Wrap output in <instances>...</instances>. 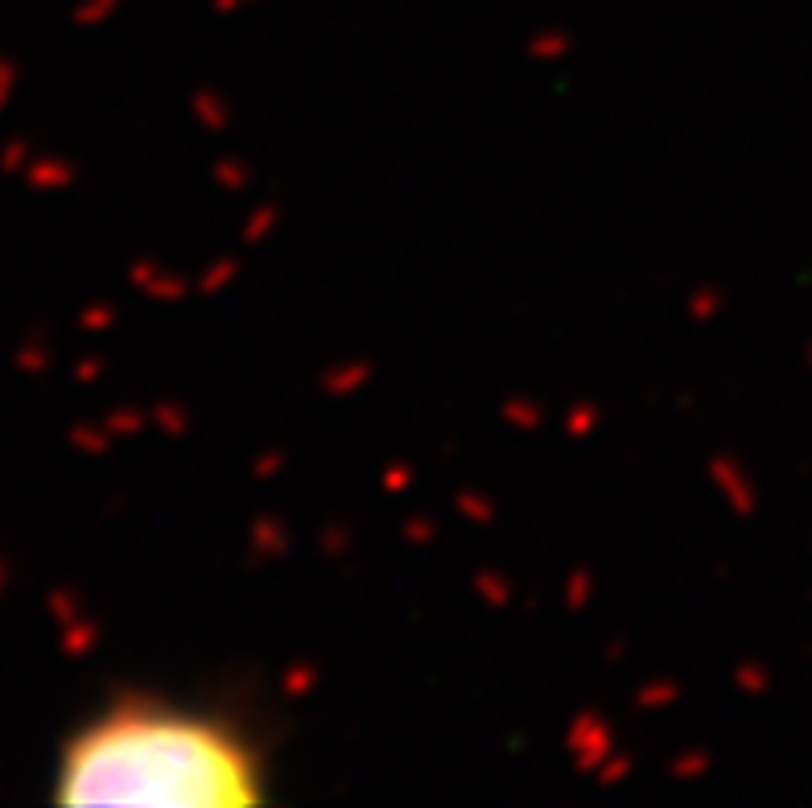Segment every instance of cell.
<instances>
[{"label":"cell","mask_w":812,"mask_h":808,"mask_svg":"<svg viewBox=\"0 0 812 808\" xmlns=\"http://www.w3.org/2000/svg\"><path fill=\"white\" fill-rule=\"evenodd\" d=\"M62 804L248 808L264 796L260 759L231 726L178 705L128 697L62 751Z\"/></svg>","instance_id":"obj_1"}]
</instances>
